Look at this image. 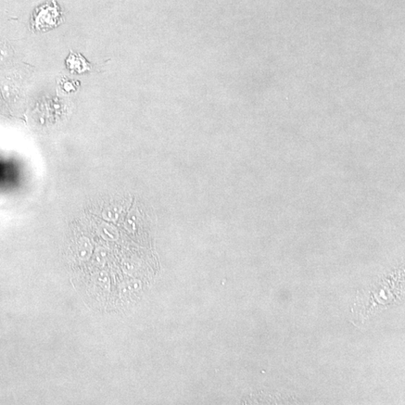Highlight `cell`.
Returning a JSON list of instances; mask_svg holds the SVG:
<instances>
[{"mask_svg": "<svg viewBox=\"0 0 405 405\" xmlns=\"http://www.w3.org/2000/svg\"><path fill=\"white\" fill-rule=\"evenodd\" d=\"M61 21V14L55 5L44 6L36 11L33 19V28L37 30L45 31L57 26Z\"/></svg>", "mask_w": 405, "mask_h": 405, "instance_id": "cell-1", "label": "cell"}, {"mask_svg": "<svg viewBox=\"0 0 405 405\" xmlns=\"http://www.w3.org/2000/svg\"><path fill=\"white\" fill-rule=\"evenodd\" d=\"M67 66L71 72L79 74L90 71L92 69L90 63L85 58L81 55L72 52L67 59Z\"/></svg>", "mask_w": 405, "mask_h": 405, "instance_id": "cell-2", "label": "cell"}, {"mask_svg": "<svg viewBox=\"0 0 405 405\" xmlns=\"http://www.w3.org/2000/svg\"><path fill=\"white\" fill-rule=\"evenodd\" d=\"M62 90L66 93H73L77 90V82L69 79H63L61 82Z\"/></svg>", "mask_w": 405, "mask_h": 405, "instance_id": "cell-3", "label": "cell"}]
</instances>
